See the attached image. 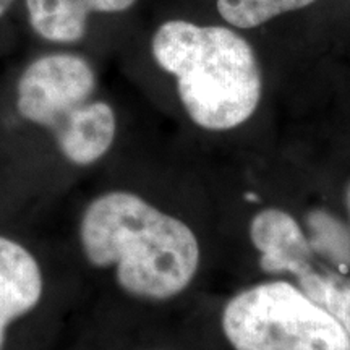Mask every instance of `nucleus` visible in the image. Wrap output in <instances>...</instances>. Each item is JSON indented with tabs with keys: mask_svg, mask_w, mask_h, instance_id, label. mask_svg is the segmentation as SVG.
I'll return each mask as SVG.
<instances>
[{
	"mask_svg": "<svg viewBox=\"0 0 350 350\" xmlns=\"http://www.w3.org/2000/svg\"><path fill=\"white\" fill-rule=\"evenodd\" d=\"M80 243L91 266L112 268L122 291L139 300L183 294L201 262L198 237L185 221L125 190L107 191L88 204Z\"/></svg>",
	"mask_w": 350,
	"mask_h": 350,
	"instance_id": "obj_1",
	"label": "nucleus"
},
{
	"mask_svg": "<svg viewBox=\"0 0 350 350\" xmlns=\"http://www.w3.org/2000/svg\"><path fill=\"white\" fill-rule=\"evenodd\" d=\"M151 51L156 64L175 77L183 109L203 130L237 129L260 106V64L232 29L170 20L157 28Z\"/></svg>",
	"mask_w": 350,
	"mask_h": 350,
	"instance_id": "obj_2",
	"label": "nucleus"
},
{
	"mask_svg": "<svg viewBox=\"0 0 350 350\" xmlns=\"http://www.w3.org/2000/svg\"><path fill=\"white\" fill-rule=\"evenodd\" d=\"M96 86L93 67L77 54L39 57L16 86L20 116L49 130L65 159L81 167L103 159L117 135L116 112L94 99Z\"/></svg>",
	"mask_w": 350,
	"mask_h": 350,
	"instance_id": "obj_3",
	"label": "nucleus"
},
{
	"mask_svg": "<svg viewBox=\"0 0 350 350\" xmlns=\"http://www.w3.org/2000/svg\"><path fill=\"white\" fill-rule=\"evenodd\" d=\"M221 325L234 350H350L339 319L284 279L237 292L222 310Z\"/></svg>",
	"mask_w": 350,
	"mask_h": 350,
	"instance_id": "obj_4",
	"label": "nucleus"
},
{
	"mask_svg": "<svg viewBox=\"0 0 350 350\" xmlns=\"http://www.w3.org/2000/svg\"><path fill=\"white\" fill-rule=\"evenodd\" d=\"M250 242L268 274H288L310 299L350 327V281L323 271L299 219L282 208L260 209L250 221Z\"/></svg>",
	"mask_w": 350,
	"mask_h": 350,
	"instance_id": "obj_5",
	"label": "nucleus"
},
{
	"mask_svg": "<svg viewBox=\"0 0 350 350\" xmlns=\"http://www.w3.org/2000/svg\"><path fill=\"white\" fill-rule=\"evenodd\" d=\"M42 287L36 258L23 245L0 235V350L8 325L39 304Z\"/></svg>",
	"mask_w": 350,
	"mask_h": 350,
	"instance_id": "obj_6",
	"label": "nucleus"
},
{
	"mask_svg": "<svg viewBox=\"0 0 350 350\" xmlns=\"http://www.w3.org/2000/svg\"><path fill=\"white\" fill-rule=\"evenodd\" d=\"M26 12L39 38L70 44L85 38L91 8L88 0H26Z\"/></svg>",
	"mask_w": 350,
	"mask_h": 350,
	"instance_id": "obj_7",
	"label": "nucleus"
},
{
	"mask_svg": "<svg viewBox=\"0 0 350 350\" xmlns=\"http://www.w3.org/2000/svg\"><path fill=\"white\" fill-rule=\"evenodd\" d=\"M317 0H217V10L237 28H256L266 21L305 8Z\"/></svg>",
	"mask_w": 350,
	"mask_h": 350,
	"instance_id": "obj_8",
	"label": "nucleus"
},
{
	"mask_svg": "<svg viewBox=\"0 0 350 350\" xmlns=\"http://www.w3.org/2000/svg\"><path fill=\"white\" fill-rule=\"evenodd\" d=\"M91 12L98 13H120L129 10L137 0H88Z\"/></svg>",
	"mask_w": 350,
	"mask_h": 350,
	"instance_id": "obj_9",
	"label": "nucleus"
},
{
	"mask_svg": "<svg viewBox=\"0 0 350 350\" xmlns=\"http://www.w3.org/2000/svg\"><path fill=\"white\" fill-rule=\"evenodd\" d=\"M344 203H345V208H347V213L350 217V180L347 182V185H345V190H344Z\"/></svg>",
	"mask_w": 350,
	"mask_h": 350,
	"instance_id": "obj_10",
	"label": "nucleus"
},
{
	"mask_svg": "<svg viewBox=\"0 0 350 350\" xmlns=\"http://www.w3.org/2000/svg\"><path fill=\"white\" fill-rule=\"evenodd\" d=\"M12 3H13V0H0V18L5 15Z\"/></svg>",
	"mask_w": 350,
	"mask_h": 350,
	"instance_id": "obj_11",
	"label": "nucleus"
},
{
	"mask_svg": "<svg viewBox=\"0 0 350 350\" xmlns=\"http://www.w3.org/2000/svg\"><path fill=\"white\" fill-rule=\"evenodd\" d=\"M347 260H349V261H347V262H350V255H349V258H347Z\"/></svg>",
	"mask_w": 350,
	"mask_h": 350,
	"instance_id": "obj_12",
	"label": "nucleus"
}]
</instances>
